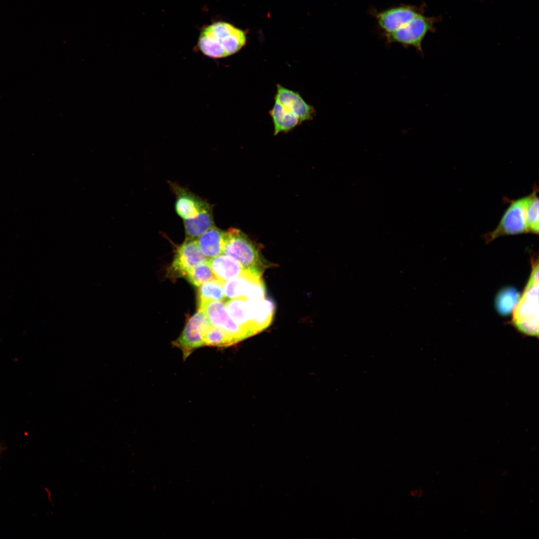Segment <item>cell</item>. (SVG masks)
<instances>
[{"mask_svg": "<svg viewBox=\"0 0 539 539\" xmlns=\"http://www.w3.org/2000/svg\"><path fill=\"white\" fill-rule=\"evenodd\" d=\"M270 114L273 124L274 135L288 132L301 123L293 113L276 101Z\"/></svg>", "mask_w": 539, "mask_h": 539, "instance_id": "obj_15", "label": "cell"}, {"mask_svg": "<svg viewBox=\"0 0 539 539\" xmlns=\"http://www.w3.org/2000/svg\"><path fill=\"white\" fill-rule=\"evenodd\" d=\"M423 11L400 28L385 36L387 44L397 43L405 47H413L422 53V44L427 34L435 31L440 17L427 16Z\"/></svg>", "mask_w": 539, "mask_h": 539, "instance_id": "obj_4", "label": "cell"}, {"mask_svg": "<svg viewBox=\"0 0 539 539\" xmlns=\"http://www.w3.org/2000/svg\"><path fill=\"white\" fill-rule=\"evenodd\" d=\"M225 298L244 297L261 300L265 297L266 288L261 276L244 270L240 275L223 282Z\"/></svg>", "mask_w": 539, "mask_h": 539, "instance_id": "obj_6", "label": "cell"}, {"mask_svg": "<svg viewBox=\"0 0 539 539\" xmlns=\"http://www.w3.org/2000/svg\"><path fill=\"white\" fill-rule=\"evenodd\" d=\"M274 100L293 113L301 123L311 120L315 116L313 107L308 104L298 92L280 84L276 85Z\"/></svg>", "mask_w": 539, "mask_h": 539, "instance_id": "obj_12", "label": "cell"}, {"mask_svg": "<svg viewBox=\"0 0 539 539\" xmlns=\"http://www.w3.org/2000/svg\"><path fill=\"white\" fill-rule=\"evenodd\" d=\"M237 261L244 270L261 276L266 264L259 249L241 230L231 228L225 231L223 254Z\"/></svg>", "mask_w": 539, "mask_h": 539, "instance_id": "obj_3", "label": "cell"}, {"mask_svg": "<svg viewBox=\"0 0 539 539\" xmlns=\"http://www.w3.org/2000/svg\"><path fill=\"white\" fill-rule=\"evenodd\" d=\"M224 234L225 231L215 226L196 239L200 251L207 259L223 254Z\"/></svg>", "mask_w": 539, "mask_h": 539, "instance_id": "obj_13", "label": "cell"}, {"mask_svg": "<svg viewBox=\"0 0 539 539\" xmlns=\"http://www.w3.org/2000/svg\"><path fill=\"white\" fill-rule=\"evenodd\" d=\"M207 262L216 278L223 282L241 275L245 270L237 261L224 254L208 259Z\"/></svg>", "mask_w": 539, "mask_h": 539, "instance_id": "obj_14", "label": "cell"}, {"mask_svg": "<svg viewBox=\"0 0 539 539\" xmlns=\"http://www.w3.org/2000/svg\"><path fill=\"white\" fill-rule=\"evenodd\" d=\"M520 292L514 287H506L500 290L495 298V307L502 315H508L520 298Z\"/></svg>", "mask_w": 539, "mask_h": 539, "instance_id": "obj_18", "label": "cell"}, {"mask_svg": "<svg viewBox=\"0 0 539 539\" xmlns=\"http://www.w3.org/2000/svg\"><path fill=\"white\" fill-rule=\"evenodd\" d=\"M529 196L513 201L505 211L496 228L486 237L487 241L504 235L528 232L526 221V208Z\"/></svg>", "mask_w": 539, "mask_h": 539, "instance_id": "obj_5", "label": "cell"}, {"mask_svg": "<svg viewBox=\"0 0 539 539\" xmlns=\"http://www.w3.org/2000/svg\"><path fill=\"white\" fill-rule=\"evenodd\" d=\"M246 41L244 30L230 23L217 21L201 30L197 46L204 55L218 59L235 54L244 46Z\"/></svg>", "mask_w": 539, "mask_h": 539, "instance_id": "obj_1", "label": "cell"}, {"mask_svg": "<svg viewBox=\"0 0 539 539\" xmlns=\"http://www.w3.org/2000/svg\"><path fill=\"white\" fill-rule=\"evenodd\" d=\"M513 323L521 332L529 335H539V266L534 264L524 293L516 305Z\"/></svg>", "mask_w": 539, "mask_h": 539, "instance_id": "obj_2", "label": "cell"}, {"mask_svg": "<svg viewBox=\"0 0 539 539\" xmlns=\"http://www.w3.org/2000/svg\"><path fill=\"white\" fill-rule=\"evenodd\" d=\"M207 260L200 251L196 240L186 239L176 248L169 272L174 277H184L191 269Z\"/></svg>", "mask_w": 539, "mask_h": 539, "instance_id": "obj_10", "label": "cell"}, {"mask_svg": "<svg viewBox=\"0 0 539 539\" xmlns=\"http://www.w3.org/2000/svg\"><path fill=\"white\" fill-rule=\"evenodd\" d=\"M186 239L196 240L215 226L212 206L194 219L184 220Z\"/></svg>", "mask_w": 539, "mask_h": 539, "instance_id": "obj_16", "label": "cell"}, {"mask_svg": "<svg viewBox=\"0 0 539 539\" xmlns=\"http://www.w3.org/2000/svg\"><path fill=\"white\" fill-rule=\"evenodd\" d=\"M203 340L204 346L227 347L233 345L225 332L211 324L204 332Z\"/></svg>", "mask_w": 539, "mask_h": 539, "instance_id": "obj_21", "label": "cell"}, {"mask_svg": "<svg viewBox=\"0 0 539 539\" xmlns=\"http://www.w3.org/2000/svg\"><path fill=\"white\" fill-rule=\"evenodd\" d=\"M184 277L195 286H199L207 281L217 278L207 260L191 269Z\"/></svg>", "mask_w": 539, "mask_h": 539, "instance_id": "obj_19", "label": "cell"}, {"mask_svg": "<svg viewBox=\"0 0 539 539\" xmlns=\"http://www.w3.org/2000/svg\"><path fill=\"white\" fill-rule=\"evenodd\" d=\"M424 6L401 4L380 11L373 10L378 27L386 36L424 11Z\"/></svg>", "mask_w": 539, "mask_h": 539, "instance_id": "obj_9", "label": "cell"}, {"mask_svg": "<svg viewBox=\"0 0 539 539\" xmlns=\"http://www.w3.org/2000/svg\"><path fill=\"white\" fill-rule=\"evenodd\" d=\"M170 185L176 197L175 212L183 221L196 218L211 206L187 189L172 182Z\"/></svg>", "mask_w": 539, "mask_h": 539, "instance_id": "obj_11", "label": "cell"}, {"mask_svg": "<svg viewBox=\"0 0 539 539\" xmlns=\"http://www.w3.org/2000/svg\"><path fill=\"white\" fill-rule=\"evenodd\" d=\"M528 196L526 208V221L528 232L538 234L539 228V198L537 191H533Z\"/></svg>", "mask_w": 539, "mask_h": 539, "instance_id": "obj_20", "label": "cell"}, {"mask_svg": "<svg viewBox=\"0 0 539 539\" xmlns=\"http://www.w3.org/2000/svg\"><path fill=\"white\" fill-rule=\"evenodd\" d=\"M210 325L205 313L200 309L188 320L180 335L172 342L182 350L184 359L194 350L204 346L203 334Z\"/></svg>", "mask_w": 539, "mask_h": 539, "instance_id": "obj_8", "label": "cell"}, {"mask_svg": "<svg viewBox=\"0 0 539 539\" xmlns=\"http://www.w3.org/2000/svg\"><path fill=\"white\" fill-rule=\"evenodd\" d=\"M198 309L205 313L212 325L221 329L229 336L233 344L248 337L245 331L230 316L223 301H208L198 307Z\"/></svg>", "mask_w": 539, "mask_h": 539, "instance_id": "obj_7", "label": "cell"}, {"mask_svg": "<svg viewBox=\"0 0 539 539\" xmlns=\"http://www.w3.org/2000/svg\"><path fill=\"white\" fill-rule=\"evenodd\" d=\"M199 287L197 294L198 307L210 301H223L226 298L223 282L217 278L207 281Z\"/></svg>", "mask_w": 539, "mask_h": 539, "instance_id": "obj_17", "label": "cell"}]
</instances>
